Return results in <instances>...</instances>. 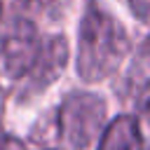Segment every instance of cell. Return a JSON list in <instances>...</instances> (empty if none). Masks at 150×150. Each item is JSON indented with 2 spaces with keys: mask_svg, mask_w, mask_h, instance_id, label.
<instances>
[{
  "mask_svg": "<svg viewBox=\"0 0 150 150\" xmlns=\"http://www.w3.org/2000/svg\"><path fill=\"white\" fill-rule=\"evenodd\" d=\"M141 115H143V120L150 124V84L143 89V94H141Z\"/></svg>",
  "mask_w": 150,
  "mask_h": 150,
  "instance_id": "52a82bcc",
  "label": "cell"
},
{
  "mask_svg": "<svg viewBox=\"0 0 150 150\" xmlns=\"http://www.w3.org/2000/svg\"><path fill=\"white\" fill-rule=\"evenodd\" d=\"M0 150H26V145L12 136H0Z\"/></svg>",
  "mask_w": 150,
  "mask_h": 150,
  "instance_id": "ba28073f",
  "label": "cell"
},
{
  "mask_svg": "<svg viewBox=\"0 0 150 150\" xmlns=\"http://www.w3.org/2000/svg\"><path fill=\"white\" fill-rule=\"evenodd\" d=\"M40 49L38 30L28 19H12L0 33V75L23 77Z\"/></svg>",
  "mask_w": 150,
  "mask_h": 150,
  "instance_id": "3957f363",
  "label": "cell"
},
{
  "mask_svg": "<svg viewBox=\"0 0 150 150\" xmlns=\"http://www.w3.org/2000/svg\"><path fill=\"white\" fill-rule=\"evenodd\" d=\"M129 7L138 19H150V0H129Z\"/></svg>",
  "mask_w": 150,
  "mask_h": 150,
  "instance_id": "8992f818",
  "label": "cell"
},
{
  "mask_svg": "<svg viewBox=\"0 0 150 150\" xmlns=\"http://www.w3.org/2000/svg\"><path fill=\"white\" fill-rule=\"evenodd\" d=\"M105 127V101L89 91H75L61 103L59 131L70 150H87Z\"/></svg>",
  "mask_w": 150,
  "mask_h": 150,
  "instance_id": "7a4b0ae2",
  "label": "cell"
},
{
  "mask_svg": "<svg viewBox=\"0 0 150 150\" xmlns=\"http://www.w3.org/2000/svg\"><path fill=\"white\" fill-rule=\"evenodd\" d=\"M143 56L150 61V35H148V40H145V45H143Z\"/></svg>",
  "mask_w": 150,
  "mask_h": 150,
  "instance_id": "9c48e42d",
  "label": "cell"
},
{
  "mask_svg": "<svg viewBox=\"0 0 150 150\" xmlns=\"http://www.w3.org/2000/svg\"><path fill=\"white\" fill-rule=\"evenodd\" d=\"M0 14H2V2H0Z\"/></svg>",
  "mask_w": 150,
  "mask_h": 150,
  "instance_id": "30bf717a",
  "label": "cell"
},
{
  "mask_svg": "<svg viewBox=\"0 0 150 150\" xmlns=\"http://www.w3.org/2000/svg\"><path fill=\"white\" fill-rule=\"evenodd\" d=\"M68 63V42L63 35H52L45 42H40V49L35 54V61L30 63V68L26 70V87L23 91L28 94H38L47 87H52L63 68Z\"/></svg>",
  "mask_w": 150,
  "mask_h": 150,
  "instance_id": "277c9868",
  "label": "cell"
},
{
  "mask_svg": "<svg viewBox=\"0 0 150 150\" xmlns=\"http://www.w3.org/2000/svg\"><path fill=\"white\" fill-rule=\"evenodd\" d=\"M129 54L124 26L96 2H89L80 23L77 73L87 82L110 77Z\"/></svg>",
  "mask_w": 150,
  "mask_h": 150,
  "instance_id": "6da1fadb",
  "label": "cell"
},
{
  "mask_svg": "<svg viewBox=\"0 0 150 150\" xmlns=\"http://www.w3.org/2000/svg\"><path fill=\"white\" fill-rule=\"evenodd\" d=\"M141 129L134 115H120L101 131L98 150H141Z\"/></svg>",
  "mask_w": 150,
  "mask_h": 150,
  "instance_id": "5b68a950",
  "label": "cell"
}]
</instances>
